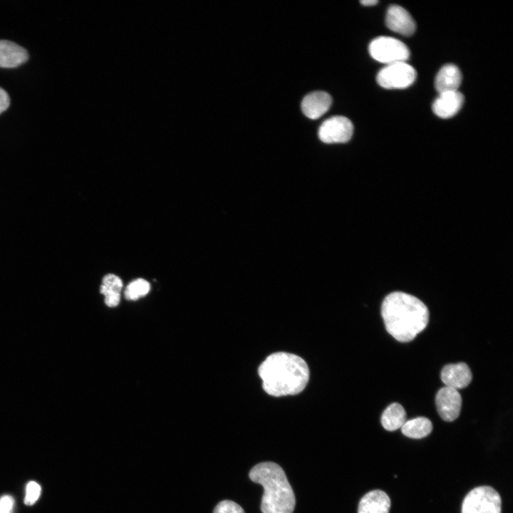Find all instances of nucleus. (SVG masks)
Instances as JSON below:
<instances>
[{
	"mask_svg": "<svg viewBox=\"0 0 513 513\" xmlns=\"http://www.w3.org/2000/svg\"><path fill=\"white\" fill-rule=\"evenodd\" d=\"M385 24L391 31L403 36L412 35L416 25L411 15L404 8L398 5L390 6L385 16Z\"/></svg>",
	"mask_w": 513,
	"mask_h": 513,
	"instance_id": "nucleus-9",
	"label": "nucleus"
},
{
	"mask_svg": "<svg viewBox=\"0 0 513 513\" xmlns=\"http://www.w3.org/2000/svg\"><path fill=\"white\" fill-rule=\"evenodd\" d=\"M462 82V73L458 67L448 63L443 66L437 73L435 88L438 93L457 90Z\"/></svg>",
	"mask_w": 513,
	"mask_h": 513,
	"instance_id": "nucleus-15",
	"label": "nucleus"
},
{
	"mask_svg": "<svg viewBox=\"0 0 513 513\" xmlns=\"http://www.w3.org/2000/svg\"><path fill=\"white\" fill-rule=\"evenodd\" d=\"M378 1L376 0H363L361 1V3L364 6H373L376 4Z\"/></svg>",
	"mask_w": 513,
	"mask_h": 513,
	"instance_id": "nucleus-25",
	"label": "nucleus"
},
{
	"mask_svg": "<svg viewBox=\"0 0 513 513\" xmlns=\"http://www.w3.org/2000/svg\"><path fill=\"white\" fill-rule=\"evenodd\" d=\"M502 500L499 493L489 486L472 489L464 498L462 513H501Z\"/></svg>",
	"mask_w": 513,
	"mask_h": 513,
	"instance_id": "nucleus-4",
	"label": "nucleus"
},
{
	"mask_svg": "<svg viewBox=\"0 0 513 513\" xmlns=\"http://www.w3.org/2000/svg\"><path fill=\"white\" fill-rule=\"evenodd\" d=\"M381 315L387 331L400 342H409L423 331L429 321V311L417 297L401 291L385 296Z\"/></svg>",
	"mask_w": 513,
	"mask_h": 513,
	"instance_id": "nucleus-1",
	"label": "nucleus"
},
{
	"mask_svg": "<svg viewBox=\"0 0 513 513\" xmlns=\"http://www.w3.org/2000/svg\"><path fill=\"white\" fill-rule=\"evenodd\" d=\"M249 476L264 487L260 507L262 513H293L295 495L279 465L272 462L259 463L251 469Z\"/></svg>",
	"mask_w": 513,
	"mask_h": 513,
	"instance_id": "nucleus-3",
	"label": "nucleus"
},
{
	"mask_svg": "<svg viewBox=\"0 0 513 513\" xmlns=\"http://www.w3.org/2000/svg\"><path fill=\"white\" fill-rule=\"evenodd\" d=\"M353 133L351 121L343 116L328 118L318 129V138L325 143H343L348 142Z\"/></svg>",
	"mask_w": 513,
	"mask_h": 513,
	"instance_id": "nucleus-7",
	"label": "nucleus"
},
{
	"mask_svg": "<svg viewBox=\"0 0 513 513\" xmlns=\"http://www.w3.org/2000/svg\"><path fill=\"white\" fill-rule=\"evenodd\" d=\"M105 296V303L108 307H115L119 304L120 294L112 291H101Z\"/></svg>",
	"mask_w": 513,
	"mask_h": 513,
	"instance_id": "nucleus-22",
	"label": "nucleus"
},
{
	"mask_svg": "<svg viewBox=\"0 0 513 513\" xmlns=\"http://www.w3.org/2000/svg\"><path fill=\"white\" fill-rule=\"evenodd\" d=\"M213 513H245L241 506L231 500H223L214 507Z\"/></svg>",
	"mask_w": 513,
	"mask_h": 513,
	"instance_id": "nucleus-20",
	"label": "nucleus"
},
{
	"mask_svg": "<svg viewBox=\"0 0 513 513\" xmlns=\"http://www.w3.org/2000/svg\"><path fill=\"white\" fill-rule=\"evenodd\" d=\"M14 500L10 496L5 495L0 499V513H11Z\"/></svg>",
	"mask_w": 513,
	"mask_h": 513,
	"instance_id": "nucleus-23",
	"label": "nucleus"
},
{
	"mask_svg": "<svg viewBox=\"0 0 513 513\" xmlns=\"http://www.w3.org/2000/svg\"><path fill=\"white\" fill-rule=\"evenodd\" d=\"M332 103L331 96L324 91H315L306 95L301 102V110L311 118L317 119L325 114Z\"/></svg>",
	"mask_w": 513,
	"mask_h": 513,
	"instance_id": "nucleus-12",
	"label": "nucleus"
},
{
	"mask_svg": "<svg viewBox=\"0 0 513 513\" xmlns=\"http://www.w3.org/2000/svg\"><path fill=\"white\" fill-rule=\"evenodd\" d=\"M26 493L24 503L26 505L33 504L38 499L41 494V487L36 482L31 481L26 486Z\"/></svg>",
	"mask_w": 513,
	"mask_h": 513,
	"instance_id": "nucleus-21",
	"label": "nucleus"
},
{
	"mask_svg": "<svg viewBox=\"0 0 513 513\" xmlns=\"http://www.w3.org/2000/svg\"><path fill=\"white\" fill-rule=\"evenodd\" d=\"M381 424L388 431H394L401 428L406 421V413L403 407L393 403L388 405L381 415Z\"/></svg>",
	"mask_w": 513,
	"mask_h": 513,
	"instance_id": "nucleus-16",
	"label": "nucleus"
},
{
	"mask_svg": "<svg viewBox=\"0 0 513 513\" xmlns=\"http://www.w3.org/2000/svg\"><path fill=\"white\" fill-rule=\"evenodd\" d=\"M150 289V285L147 281L143 279H138L131 281L125 290V297L128 300L135 301L147 295Z\"/></svg>",
	"mask_w": 513,
	"mask_h": 513,
	"instance_id": "nucleus-18",
	"label": "nucleus"
},
{
	"mask_svg": "<svg viewBox=\"0 0 513 513\" xmlns=\"http://www.w3.org/2000/svg\"><path fill=\"white\" fill-rule=\"evenodd\" d=\"M464 103V96L458 90L439 93L432 103V111L441 118L456 115Z\"/></svg>",
	"mask_w": 513,
	"mask_h": 513,
	"instance_id": "nucleus-11",
	"label": "nucleus"
},
{
	"mask_svg": "<svg viewBox=\"0 0 513 513\" xmlns=\"http://www.w3.org/2000/svg\"><path fill=\"white\" fill-rule=\"evenodd\" d=\"M28 58L26 50L21 46L7 40H0L1 68H16L25 63Z\"/></svg>",
	"mask_w": 513,
	"mask_h": 513,
	"instance_id": "nucleus-14",
	"label": "nucleus"
},
{
	"mask_svg": "<svg viewBox=\"0 0 513 513\" xmlns=\"http://www.w3.org/2000/svg\"><path fill=\"white\" fill-rule=\"evenodd\" d=\"M258 373L264 391L274 397L301 393L309 379L306 362L300 356L286 352L269 355L259 366Z\"/></svg>",
	"mask_w": 513,
	"mask_h": 513,
	"instance_id": "nucleus-2",
	"label": "nucleus"
},
{
	"mask_svg": "<svg viewBox=\"0 0 513 513\" xmlns=\"http://www.w3.org/2000/svg\"><path fill=\"white\" fill-rule=\"evenodd\" d=\"M440 378L445 386L458 390L470 383L472 375L469 366L460 362L445 366L441 370Z\"/></svg>",
	"mask_w": 513,
	"mask_h": 513,
	"instance_id": "nucleus-10",
	"label": "nucleus"
},
{
	"mask_svg": "<svg viewBox=\"0 0 513 513\" xmlns=\"http://www.w3.org/2000/svg\"><path fill=\"white\" fill-rule=\"evenodd\" d=\"M390 499L388 495L380 489L366 493L361 499L358 513H389Z\"/></svg>",
	"mask_w": 513,
	"mask_h": 513,
	"instance_id": "nucleus-13",
	"label": "nucleus"
},
{
	"mask_svg": "<svg viewBox=\"0 0 513 513\" xmlns=\"http://www.w3.org/2000/svg\"><path fill=\"white\" fill-rule=\"evenodd\" d=\"M368 51L373 58L386 65L405 62L410 56V51L404 43L389 36H379L373 39L369 45Z\"/></svg>",
	"mask_w": 513,
	"mask_h": 513,
	"instance_id": "nucleus-5",
	"label": "nucleus"
},
{
	"mask_svg": "<svg viewBox=\"0 0 513 513\" xmlns=\"http://www.w3.org/2000/svg\"><path fill=\"white\" fill-rule=\"evenodd\" d=\"M416 78V71L406 62L386 65L377 74V83L386 89H403L411 86Z\"/></svg>",
	"mask_w": 513,
	"mask_h": 513,
	"instance_id": "nucleus-6",
	"label": "nucleus"
},
{
	"mask_svg": "<svg viewBox=\"0 0 513 513\" xmlns=\"http://www.w3.org/2000/svg\"><path fill=\"white\" fill-rule=\"evenodd\" d=\"M432 430L431 421L425 417H418L405 421L401 427L402 433L410 438L420 439L427 437Z\"/></svg>",
	"mask_w": 513,
	"mask_h": 513,
	"instance_id": "nucleus-17",
	"label": "nucleus"
},
{
	"mask_svg": "<svg viewBox=\"0 0 513 513\" xmlns=\"http://www.w3.org/2000/svg\"><path fill=\"white\" fill-rule=\"evenodd\" d=\"M435 403L441 418L445 421L452 422L457 419L460 413L462 398L457 390L445 386L437 393Z\"/></svg>",
	"mask_w": 513,
	"mask_h": 513,
	"instance_id": "nucleus-8",
	"label": "nucleus"
},
{
	"mask_svg": "<svg viewBox=\"0 0 513 513\" xmlns=\"http://www.w3.org/2000/svg\"><path fill=\"white\" fill-rule=\"evenodd\" d=\"M122 288L123 281L120 278L115 274H108L103 278L100 291L107 290L120 294Z\"/></svg>",
	"mask_w": 513,
	"mask_h": 513,
	"instance_id": "nucleus-19",
	"label": "nucleus"
},
{
	"mask_svg": "<svg viewBox=\"0 0 513 513\" xmlns=\"http://www.w3.org/2000/svg\"><path fill=\"white\" fill-rule=\"evenodd\" d=\"M10 99L8 93L0 87V114L9 106Z\"/></svg>",
	"mask_w": 513,
	"mask_h": 513,
	"instance_id": "nucleus-24",
	"label": "nucleus"
}]
</instances>
